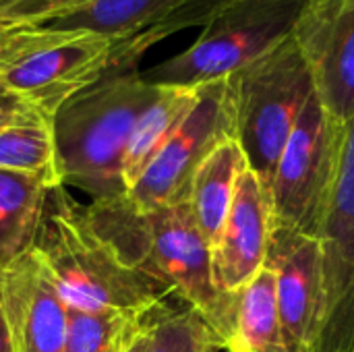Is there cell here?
I'll list each match as a JSON object with an SVG mask.
<instances>
[{"mask_svg":"<svg viewBox=\"0 0 354 352\" xmlns=\"http://www.w3.org/2000/svg\"><path fill=\"white\" fill-rule=\"evenodd\" d=\"M91 0H21L8 10L0 12L2 21L10 23H27V25H41L56 17L68 15Z\"/></svg>","mask_w":354,"mask_h":352,"instance_id":"cb8c5ba5","label":"cell"},{"mask_svg":"<svg viewBox=\"0 0 354 352\" xmlns=\"http://www.w3.org/2000/svg\"><path fill=\"white\" fill-rule=\"evenodd\" d=\"M226 352H253V351L245 349V346H243V344H239V342H230V344H228V349H226Z\"/></svg>","mask_w":354,"mask_h":352,"instance_id":"83f0119b","label":"cell"},{"mask_svg":"<svg viewBox=\"0 0 354 352\" xmlns=\"http://www.w3.org/2000/svg\"><path fill=\"white\" fill-rule=\"evenodd\" d=\"M319 243L324 317L315 352H354V118L342 129Z\"/></svg>","mask_w":354,"mask_h":352,"instance_id":"9c48e42d","label":"cell"},{"mask_svg":"<svg viewBox=\"0 0 354 352\" xmlns=\"http://www.w3.org/2000/svg\"><path fill=\"white\" fill-rule=\"evenodd\" d=\"M29 118H48V116L41 114L35 106H31L25 98H21L0 81V129Z\"/></svg>","mask_w":354,"mask_h":352,"instance_id":"d4e9b609","label":"cell"},{"mask_svg":"<svg viewBox=\"0 0 354 352\" xmlns=\"http://www.w3.org/2000/svg\"><path fill=\"white\" fill-rule=\"evenodd\" d=\"M160 89L141 71H129L66 100L52 116L60 185L81 189L89 203L124 197V151L139 116Z\"/></svg>","mask_w":354,"mask_h":352,"instance_id":"3957f363","label":"cell"},{"mask_svg":"<svg viewBox=\"0 0 354 352\" xmlns=\"http://www.w3.org/2000/svg\"><path fill=\"white\" fill-rule=\"evenodd\" d=\"M31 251L71 309H116L137 315L172 305L174 295L131 266L93 226L87 203L66 187L48 191Z\"/></svg>","mask_w":354,"mask_h":352,"instance_id":"7a4b0ae2","label":"cell"},{"mask_svg":"<svg viewBox=\"0 0 354 352\" xmlns=\"http://www.w3.org/2000/svg\"><path fill=\"white\" fill-rule=\"evenodd\" d=\"M344 124L311 93L274 170L268 189L274 224L317 237L322 232Z\"/></svg>","mask_w":354,"mask_h":352,"instance_id":"52a82bcc","label":"cell"},{"mask_svg":"<svg viewBox=\"0 0 354 352\" xmlns=\"http://www.w3.org/2000/svg\"><path fill=\"white\" fill-rule=\"evenodd\" d=\"M199 87H162L160 95L139 116L122 162V180L127 193L141 178L151 160L162 151L168 139L195 106Z\"/></svg>","mask_w":354,"mask_h":352,"instance_id":"9a60e30c","label":"cell"},{"mask_svg":"<svg viewBox=\"0 0 354 352\" xmlns=\"http://www.w3.org/2000/svg\"><path fill=\"white\" fill-rule=\"evenodd\" d=\"M305 4L307 0H239L214 15L187 50L141 77L158 87H201L226 79L288 39Z\"/></svg>","mask_w":354,"mask_h":352,"instance_id":"5b68a950","label":"cell"},{"mask_svg":"<svg viewBox=\"0 0 354 352\" xmlns=\"http://www.w3.org/2000/svg\"><path fill=\"white\" fill-rule=\"evenodd\" d=\"M0 352H15L10 338H8V332H6V326H4V319H2V313H0Z\"/></svg>","mask_w":354,"mask_h":352,"instance_id":"4316f807","label":"cell"},{"mask_svg":"<svg viewBox=\"0 0 354 352\" xmlns=\"http://www.w3.org/2000/svg\"><path fill=\"white\" fill-rule=\"evenodd\" d=\"M0 313L15 352H64L68 307L31 249L0 272Z\"/></svg>","mask_w":354,"mask_h":352,"instance_id":"7c38bea8","label":"cell"},{"mask_svg":"<svg viewBox=\"0 0 354 352\" xmlns=\"http://www.w3.org/2000/svg\"><path fill=\"white\" fill-rule=\"evenodd\" d=\"M230 79L234 139L249 168L270 189L280 154L313 89L309 64L290 35Z\"/></svg>","mask_w":354,"mask_h":352,"instance_id":"277c9868","label":"cell"},{"mask_svg":"<svg viewBox=\"0 0 354 352\" xmlns=\"http://www.w3.org/2000/svg\"><path fill=\"white\" fill-rule=\"evenodd\" d=\"M230 137H234V106L226 77L199 87L195 106L124 195L127 203L135 212H149L189 201L197 168Z\"/></svg>","mask_w":354,"mask_h":352,"instance_id":"ba28073f","label":"cell"},{"mask_svg":"<svg viewBox=\"0 0 354 352\" xmlns=\"http://www.w3.org/2000/svg\"><path fill=\"white\" fill-rule=\"evenodd\" d=\"M0 170L46 178L62 187L50 118H29L0 129Z\"/></svg>","mask_w":354,"mask_h":352,"instance_id":"d6986e66","label":"cell"},{"mask_svg":"<svg viewBox=\"0 0 354 352\" xmlns=\"http://www.w3.org/2000/svg\"><path fill=\"white\" fill-rule=\"evenodd\" d=\"M151 46L143 31L129 37L75 33L8 66L0 73V81L52 118L66 100L83 89L110 75L137 71L141 56Z\"/></svg>","mask_w":354,"mask_h":352,"instance_id":"8992f818","label":"cell"},{"mask_svg":"<svg viewBox=\"0 0 354 352\" xmlns=\"http://www.w3.org/2000/svg\"><path fill=\"white\" fill-rule=\"evenodd\" d=\"M272 224L270 193L261 178L245 168L228 218L212 247L214 276L226 295H239L266 268Z\"/></svg>","mask_w":354,"mask_h":352,"instance_id":"4fadbf2b","label":"cell"},{"mask_svg":"<svg viewBox=\"0 0 354 352\" xmlns=\"http://www.w3.org/2000/svg\"><path fill=\"white\" fill-rule=\"evenodd\" d=\"M17 2H21V0H0V12L8 10V8H10V6H15Z\"/></svg>","mask_w":354,"mask_h":352,"instance_id":"f1b7e54d","label":"cell"},{"mask_svg":"<svg viewBox=\"0 0 354 352\" xmlns=\"http://www.w3.org/2000/svg\"><path fill=\"white\" fill-rule=\"evenodd\" d=\"M245 168H249L245 151L239 141L230 137L205 158L193 176L189 203L209 249L216 245L228 218L236 183Z\"/></svg>","mask_w":354,"mask_h":352,"instance_id":"5bb4252c","label":"cell"},{"mask_svg":"<svg viewBox=\"0 0 354 352\" xmlns=\"http://www.w3.org/2000/svg\"><path fill=\"white\" fill-rule=\"evenodd\" d=\"M232 342L253 352H286L280 326L276 274L268 266L239 293L236 332Z\"/></svg>","mask_w":354,"mask_h":352,"instance_id":"ac0fdd59","label":"cell"},{"mask_svg":"<svg viewBox=\"0 0 354 352\" xmlns=\"http://www.w3.org/2000/svg\"><path fill=\"white\" fill-rule=\"evenodd\" d=\"M234 2H239V0H187L176 12L166 17L156 27H149L147 31L153 35L156 41H162L164 37H168L176 31H183L189 27H203L214 15H218L220 10H224L226 6H230Z\"/></svg>","mask_w":354,"mask_h":352,"instance_id":"603a6c76","label":"cell"},{"mask_svg":"<svg viewBox=\"0 0 354 352\" xmlns=\"http://www.w3.org/2000/svg\"><path fill=\"white\" fill-rule=\"evenodd\" d=\"M149 315L116 309L89 311L68 307L64 352H124L141 334Z\"/></svg>","mask_w":354,"mask_h":352,"instance_id":"ffe728a7","label":"cell"},{"mask_svg":"<svg viewBox=\"0 0 354 352\" xmlns=\"http://www.w3.org/2000/svg\"><path fill=\"white\" fill-rule=\"evenodd\" d=\"M75 35L73 31H56L44 25L10 23L0 19V73L19 60L35 54L44 48L60 44Z\"/></svg>","mask_w":354,"mask_h":352,"instance_id":"7402d4cb","label":"cell"},{"mask_svg":"<svg viewBox=\"0 0 354 352\" xmlns=\"http://www.w3.org/2000/svg\"><path fill=\"white\" fill-rule=\"evenodd\" d=\"M324 108L342 124L354 118V0H307L295 33Z\"/></svg>","mask_w":354,"mask_h":352,"instance_id":"8fae6325","label":"cell"},{"mask_svg":"<svg viewBox=\"0 0 354 352\" xmlns=\"http://www.w3.org/2000/svg\"><path fill=\"white\" fill-rule=\"evenodd\" d=\"M97 232L135 268L164 284L183 307L195 311L222 351L236 332L239 295H226L214 276L212 249L189 201L135 212L127 197L87 203Z\"/></svg>","mask_w":354,"mask_h":352,"instance_id":"6da1fadb","label":"cell"},{"mask_svg":"<svg viewBox=\"0 0 354 352\" xmlns=\"http://www.w3.org/2000/svg\"><path fill=\"white\" fill-rule=\"evenodd\" d=\"M160 309H162V307H160ZM156 311H158V309H156ZM156 311H153V313H156ZM153 313H151V315H153ZM151 315H149L145 328L141 330V334L133 340V344H131L124 352H149V346H151Z\"/></svg>","mask_w":354,"mask_h":352,"instance_id":"484cf974","label":"cell"},{"mask_svg":"<svg viewBox=\"0 0 354 352\" xmlns=\"http://www.w3.org/2000/svg\"><path fill=\"white\" fill-rule=\"evenodd\" d=\"M266 266L276 274L286 352H315L324 317V259L319 239L272 224Z\"/></svg>","mask_w":354,"mask_h":352,"instance_id":"30bf717a","label":"cell"},{"mask_svg":"<svg viewBox=\"0 0 354 352\" xmlns=\"http://www.w3.org/2000/svg\"><path fill=\"white\" fill-rule=\"evenodd\" d=\"M222 351L209 326L189 307L166 305L151 315L149 352Z\"/></svg>","mask_w":354,"mask_h":352,"instance_id":"44dd1931","label":"cell"},{"mask_svg":"<svg viewBox=\"0 0 354 352\" xmlns=\"http://www.w3.org/2000/svg\"><path fill=\"white\" fill-rule=\"evenodd\" d=\"M50 189L41 176L0 170V272L31 249Z\"/></svg>","mask_w":354,"mask_h":352,"instance_id":"2e32d148","label":"cell"},{"mask_svg":"<svg viewBox=\"0 0 354 352\" xmlns=\"http://www.w3.org/2000/svg\"><path fill=\"white\" fill-rule=\"evenodd\" d=\"M187 0H91L89 4L41 23L48 29L129 37L156 27Z\"/></svg>","mask_w":354,"mask_h":352,"instance_id":"e0dca14e","label":"cell"}]
</instances>
